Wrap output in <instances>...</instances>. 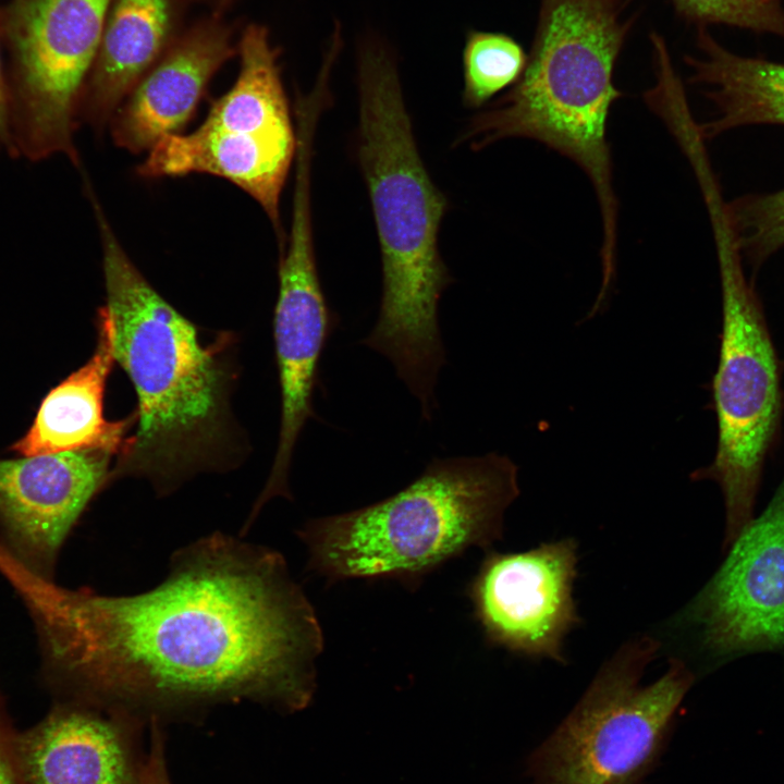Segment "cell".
<instances>
[{"mask_svg":"<svg viewBox=\"0 0 784 784\" xmlns=\"http://www.w3.org/2000/svg\"><path fill=\"white\" fill-rule=\"evenodd\" d=\"M96 322L93 355L45 396L30 428L12 446L20 455L91 449L118 455L122 450L136 413L117 421L103 415L106 384L115 363L114 328L106 306L99 308Z\"/></svg>","mask_w":784,"mask_h":784,"instance_id":"cell-16","label":"cell"},{"mask_svg":"<svg viewBox=\"0 0 784 784\" xmlns=\"http://www.w3.org/2000/svg\"><path fill=\"white\" fill-rule=\"evenodd\" d=\"M357 158L382 262L377 322L363 343L387 357L428 420L445 364L438 308L452 278L439 252L444 194L419 154L394 62L366 49L358 70Z\"/></svg>","mask_w":784,"mask_h":784,"instance_id":"cell-3","label":"cell"},{"mask_svg":"<svg viewBox=\"0 0 784 784\" xmlns=\"http://www.w3.org/2000/svg\"><path fill=\"white\" fill-rule=\"evenodd\" d=\"M137 784H170L163 750V738L159 721H151V742L147 758L143 762Z\"/></svg>","mask_w":784,"mask_h":784,"instance_id":"cell-23","label":"cell"},{"mask_svg":"<svg viewBox=\"0 0 784 784\" xmlns=\"http://www.w3.org/2000/svg\"><path fill=\"white\" fill-rule=\"evenodd\" d=\"M726 216L740 254L755 267L784 247V188L726 203Z\"/></svg>","mask_w":784,"mask_h":784,"instance_id":"cell-20","label":"cell"},{"mask_svg":"<svg viewBox=\"0 0 784 784\" xmlns=\"http://www.w3.org/2000/svg\"><path fill=\"white\" fill-rule=\"evenodd\" d=\"M633 0H540L527 64L518 82L469 123L463 142L480 150L507 138L546 145L576 163L599 205L601 262L616 261L618 203L608 121L622 93L616 61L637 19Z\"/></svg>","mask_w":784,"mask_h":784,"instance_id":"cell-4","label":"cell"},{"mask_svg":"<svg viewBox=\"0 0 784 784\" xmlns=\"http://www.w3.org/2000/svg\"><path fill=\"white\" fill-rule=\"evenodd\" d=\"M505 455L433 458L407 487L373 504L308 520L297 530L307 569L327 579H395L408 588L473 547L503 534L518 495Z\"/></svg>","mask_w":784,"mask_h":784,"instance_id":"cell-5","label":"cell"},{"mask_svg":"<svg viewBox=\"0 0 784 784\" xmlns=\"http://www.w3.org/2000/svg\"><path fill=\"white\" fill-rule=\"evenodd\" d=\"M2 34L0 28V152L15 156L12 122H11V94L8 71L2 56Z\"/></svg>","mask_w":784,"mask_h":784,"instance_id":"cell-24","label":"cell"},{"mask_svg":"<svg viewBox=\"0 0 784 784\" xmlns=\"http://www.w3.org/2000/svg\"><path fill=\"white\" fill-rule=\"evenodd\" d=\"M527 58L519 42L506 34L470 32L463 51L464 105L479 108L513 87L524 73Z\"/></svg>","mask_w":784,"mask_h":784,"instance_id":"cell-19","label":"cell"},{"mask_svg":"<svg viewBox=\"0 0 784 784\" xmlns=\"http://www.w3.org/2000/svg\"><path fill=\"white\" fill-rule=\"evenodd\" d=\"M113 454L98 449L0 460V544L53 579L68 536L108 486Z\"/></svg>","mask_w":784,"mask_h":784,"instance_id":"cell-13","label":"cell"},{"mask_svg":"<svg viewBox=\"0 0 784 784\" xmlns=\"http://www.w3.org/2000/svg\"><path fill=\"white\" fill-rule=\"evenodd\" d=\"M698 57L685 56L689 82L711 87L705 93L716 108L713 120L698 124L701 137L712 139L744 125H784V63L736 54L697 27Z\"/></svg>","mask_w":784,"mask_h":784,"instance_id":"cell-18","label":"cell"},{"mask_svg":"<svg viewBox=\"0 0 784 784\" xmlns=\"http://www.w3.org/2000/svg\"><path fill=\"white\" fill-rule=\"evenodd\" d=\"M101 240L106 304L115 362L137 395L136 432L117 455L108 485L146 479L167 495L196 474L224 469L234 446L230 339L203 344L196 327L130 259L93 197Z\"/></svg>","mask_w":784,"mask_h":784,"instance_id":"cell-2","label":"cell"},{"mask_svg":"<svg viewBox=\"0 0 784 784\" xmlns=\"http://www.w3.org/2000/svg\"><path fill=\"white\" fill-rule=\"evenodd\" d=\"M0 575L33 622L54 702L159 721L244 699L297 711L314 696L322 629L274 550L215 532L124 597L59 586L1 547Z\"/></svg>","mask_w":784,"mask_h":784,"instance_id":"cell-1","label":"cell"},{"mask_svg":"<svg viewBox=\"0 0 784 784\" xmlns=\"http://www.w3.org/2000/svg\"><path fill=\"white\" fill-rule=\"evenodd\" d=\"M722 290V332L713 402L718 445L713 461L694 473L721 489L724 544L752 520L765 458L779 428L782 392L776 352L754 287L734 244L716 247Z\"/></svg>","mask_w":784,"mask_h":784,"instance_id":"cell-7","label":"cell"},{"mask_svg":"<svg viewBox=\"0 0 784 784\" xmlns=\"http://www.w3.org/2000/svg\"><path fill=\"white\" fill-rule=\"evenodd\" d=\"M286 249L279 262V289L273 313L281 415L279 440L267 482L250 516L275 497L291 499L289 475L299 434L315 417L313 397L324 346L333 331L317 270L310 198L298 194L293 209Z\"/></svg>","mask_w":784,"mask_h":784,"instance_id":"cell-10","label":"cell"},{"mask_svg":"<svg viewBox=\"0 0 784 784\" xmlns=\"http://www.w3.org/2000/svg\"><path fill=\"white\" fill-rule=\"evenodd\" d=\"M678 618L715 657L784 648V478Z\"/></svg>","mask_w":784,"mask_h":784,"instance_id":"cell-12","label":"cell"},{"mask_svg":"<svg viewBox=\"0 0 784 784\" xmlns=\"http://www.w3.org/2000/svg\"><path fill=\"white\" fill-rule=\"evenodd\" d=\"M660 644L633 638L602 664L573 710L528 758L530 784H641L658 764L681 703L694 683L671 659L641 685Z\"/></svg>","mask_w":784,"mask_h":784,"instance_id":"cell-6","label":"cell"},{"mask_svg":"<svg viewBox=\"0 0 784 784\" xmlns=\"http://www.w3.org/2000/svg\"><path fill=\"white\" fill-rule=\"evenodd\" d=\"M140 720L76 702H53L38 723L19 731L22 784H137L144 761L134 735Z\"/></svg>","mask_w":784,"mask_h":784,"instance_id":"cell-14","label":"cell"},{"mask_svg":"<svg viewBox=\"0 0 784 784\" xmlns=\"http://www.w3.org/2000/svg\"><path fill=\"white\" fill-rule=\"evenodd\" d=\"M17 732L0 688V784H22L15 752Z\"/></svg>","mask_w":784,"mask_h":784,"instance_id":"cell-22","label":"cell"},{"mask_svg":"<svg viewBox=\"0 0 784 784\" xmlns=\"http://www.w3.org/2000/svg\"><path fill=\"white\" fill-rule=\"evenodd\" d=\"M577 564L573 538L523 552L490 550L467 589L489 645L565 663V637L581 621L573 597Z\"/></svg>","mask_w":784,"mask_h":784,"instance_id":"cell-11","label":"cell"},{"mask_svg":"<svg viewBox=\"0 0 784 784\" xmlns=\"http://www.w3.org/2000/svg\"><path fill=\"white\" fill-rule=\"evenodd\" d=\"M229 54L226 36L218 29L200 30L180 44L137 82L113 113L109 126L114 143L139 154L180 133Z\"/></svg>","mask_w":784,"mask_h":784,"instance_id":"cell-15","label":"cell"},{"mask_svg":"<svg viewBox=\"0 0 784 784\" xmlns=\"http://www.w3.org/2000/svg\"><path fill=\"white\" fill-rule=\"evenodd\" d=\"M678 17L689 24L738 27L784 39L781 0H671Z\"/></svg>","mask_w":784,"mask_h":784,"instance_id":"cell-21","label":"cell"},{"mask_svg":"<svg viewBox=\"0 0 784 784\" xmlns=\"http://www.w3.org/2000/svg\"><path fill=\"white\" fill-rule=\"evenodd\" d=\"M240 52L235 83L204 122L191 133L159 140L145 168L154 179L192 173L223 177L249 194L278 224L282 188L296 154V130L266 29L247 27Z\"/></svg>","mask_w":784,"mask_h":784,"instance_id":"cell-8","label":"cell"},{"mask_svg":"<svg viewBox=\"0 0 784 784\" xmlns=\"http://www.w3.org/2000/svg\"><path fill=\"white\" fill-rule=\"evenodd\" d=\"M110 1L10 0L0 8L15 156L38 161L64 155L79 166V102Z\"/></svg>","mask_w":784,"mask_h":784,"instance_id":"cell-9","label":"cell"},{"mask_svg":"<svg viewBox=\"0 0 784 784\" xmlns=\"http://www.w3.org/2000/svg\"><path fill=\"white\" fill-rule=\"evenodd\" d=\"M171 22V0H117L86 82L78 119L94 128L113 113L162 49Z\"/></svg>","mask_w":784,"mask_h":784,"instance_id":"cell-17","label":"cell"}]
</instances>
